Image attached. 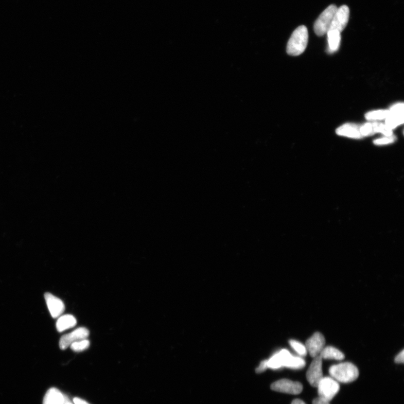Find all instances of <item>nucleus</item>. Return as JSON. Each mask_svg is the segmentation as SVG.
<instances>
[{"label": "nucleus", "mask_w": 404, "mask_h": 404, "mask_svg": "<svg viewBox=\"0 0 404 404\" xmlns=\"http://www.w3.org/2000/svg\"><path fill=\"white\" fill-rule=\"evenodd\" d=\"M308 42V31L304 26L297 27L292 34L287 45V53L299 56L306 50Z\"/></svg>", "instance_id": "f257e3e1"}, {"label": "nucleus", "mask_w": 404, "mask_h": 404, "mask_svg": "<svg viewBox=\"0 0 404 404\" xmlns=\"http://www.w3.org/2000/svg\"><path fill=\"white\" fill-rule=\"evenodd\" d=\"M329 373L335 380L345 383L356 381L359 375L357 366L349 362L333 365L329 368Z\"/></svg>", "instance_id": "f03ea898"}, {"label": "nucleus", "mask_w": 404, "mask_h": 404, "mask_svg": "<svg viewBox=\"0 0 404 404\" xmlns=\"http://www.w3.org/2000/svg\"><path fill=\"white\" fill-rule=\"evenodd\" d=\"M338 9L335 5H331L322 12L314 25V32L317 35L323 36L327 33Z\"/></svg>", "instance_id": "7ed1b4c3"}, {"label": "nucleus", "mask_w": 404, "mask_h": 404, "mask_svg": "<svg viewBox=\"0 0 404 404\" xmlns=\"http://www.w3.org/2000/svg\"><path fill=\"white\" fill-rule=\"evenodd\" d=\"M317 388H318L320 398L328 402L333 398L340 390L337 381L327 377H323Z\"/></svg>", "instance_id": "20e7f679"}, {"label": "nucleus", "mask_w": 404, "mask_h": 404, "mask_svg": "<svg viewBox=\"0 0 404 404\" xmlns=\"http://www.w3.org/2000/svg\"><path fill=\"white\" fill-rule=\"evenodd\" d=\"M271 389L278 393L297 395L302 392L303 387L302 384L299 382H294L288 379H282L273 383Z\"/></svg>", "instance_id": "39448f33"}, {"label": "nucleus", "mask_w": 404, "mask_h": 404, "mask_svg": "<svg viewBox=\"0 0 404 404\" xmlns=\"http://www.w3.org/2000/svg\"><path fill=\"white\" fill-rule=\"evenodd\" d=\"M89 335L90 331L88 329L85 327H79L61 338L59 342L60 349L65 350L75 342L88 338Z\"/></svg>", "instance_id": "423d86ee"}, {"label": "nucleus", "mask_w": 404, "mask_h": 404, "mask_svg": "<svg viewBox=\"0 0 404 404\" xmlns=\"http://www.w3.org/2000/svg\"><path fill=\"white\" fill-rule=\"evenodd\" d=\"M322 359L319 356L314 358L307 372V379L313 387H318L323 377Z\"/></svg>", "instance_id": "0eeeda50"}, {"label": "nucleus", "mask_w": 404, "mask_h": 404, "mask_svg": "<svg viewBox=\"0 0 404 404\" xmlns=\"http://www.w3.org/2000/svg\"><path fill=\"white\" fill-rule=\"evenodd\" d=\"M349 16L350 10L348 6H341L336 12L329 30H337L341 33L346 28L349 22Z\"/></svg>", "instance_id": "6e6552de"}, {"label": "nucleus", "mask_w": 404, "mask_h": 404, "mask_svg": "<svg viewBox=\"0 0 404 404\" xmlns=\"http://www.w3.org/2000/svg\"><path fill=\"white\" fill-rule=\"evenodd\" d=\"M403 109L404 104L403 103H397L391 108L389 110L390 114L385 119L386 120L385 124L391 130H393L403 124Z\"/></svg>", "instance_id": "1a4fd4ad"}, {"label": "nucleus", "mask_w": 404, "mask_h": 404, "mask_svg": "<svg viewBox=\"0 0 404 404\" xmlns=\"http://www.w3.org/2000/svg\"><path fill=\"white\" fill-rule=\"evenodd\" d=\"M325 344L326 340L323 335L320 332H316L307 340L305 346L307 352L314 358L320 355Z\"/></svg>", "instance_id": "9d476101"}, {"label": "nucleus", "mask_w": 404, "mask_h": 404, "mask_svg": "<svg viewBox=\"0 0 404 404\" xmlns=\"http://www.w3.org/2000/svg\"><path fill=\"white\" fill-rule=\"evenodd\" d=\"M45 299L52 318L54 319L59 318L65 310V307L63 302L49 293H46L45 294Z\"/></svg>", "instance_id": "9b49d317"}, {"label": "nucleus", "mask_w": 404, "mask_h": 404, "mask_svg": "<svg viewBox=\"0 0 404 404\" xmlns=\"http://www.w3.org/2000/svg\"><path fill=\"white\" fill-rule=\"evenodd\" d=\"M337 134L353 139H361L363 136L360 133V127L355 124L347 123L337 129Z\"/></svg>", "instance_id": "f8f14e48"}, {"label": "nucleus", "mask_w": 404, "mask_h": 404, "mask_svg": "<svg viewBox=\"0 0 404 404\" xmlns=\"http://www.w3.org/2000/svg\"><path fill=\"white\" fill-rule=\"evenodd\" d=\"M65 395L57 388H51L47 391L43 404H64Z\"/></svg>", "instance_id": "ddd939ff"}, {"label": "nucleus", "mask_w": 404, "mask_h": 404, "mask_svg": "<svg viewBox=\"0 0 404 404\" xmlns=\"http://www.w3.org/2000/svg\"><path fill=\"white\" fill-rule=\"evenodd\" d=\"M76 325V319L72 315L66 314L59 317L57 322V328L59 332H61L75 327Z\"/></svg>", "instance_id": "4468645a"}, {"label": "nucleus", "mask_w": 404, "mask_h": 404, "mask_svg": "<svg viewBox=\"0 0 404 404\" xmlns=\"http://www.w3.org/2000/svg\"><path fill=\"white\" fill-rule=\"evenodd\" d=\"M327 38L329 53H333L338 50L341 42V32L337 30H329L327 32Z\"/></svg>", "instance_id": "2eb2a0df"}, {"label": "nucleus", "mask_w": 404, "mask_h": 404, "mask_svg": "<svg viewBox=\"0 0 404 404\" xmlns=\"http://www.w3.org/2000/svg\"><path fill=\"white\" fill-rule=\"evenodd\" d=\"M320 356L322 359L343 360L344 354L333 346H325L321 352Z\"/></svg>", "instance_id": "dca6fc26"}, {"label": "nucleus", "mask_w": 404, "mask_h": 404, "mask_svg": "<svg viewBox=\"0 0 404 404\" xmlns=\"http://www.w3.org/2000/svg\"><path fill=\"white\" fill-rule=\"evenodd\" d=\"M390 114L388 110H379L369 112L365 114V119L368 121H378L386 119Z\"/></svg>", "instance_id": "f3484780"}, {"label": "nucleus", "mask_w": 404, "mask_h": 404, "mask_svg": "<svg viewBox=\"0 0 404 404\" xmlns=\"http://www.w3.org/2000/svg\"><path fill=\"white\" fill-rule=\"evenodd\" d=\"M305 365L306 362L303 359L299 357L292 356L291 354L285 366L291 369L300 370L303 368Z\"/></svg>", "instance_id": "a211bd4d"}, {"label": "nucleus", "mask_w": 404, "mask_h": 404, "mask_svg": "<svg viewBox=\"0 0 404 404\" xmlns=\"http://www.w3.org/2000/svg\"><path fill=\"white\" fill-rule=\"evenodd\" d=\"M372 122L375 134L380 133L385 135V136L393 135V130L390 129L386 124L376 121Z\"/></svg>", "instance_id": "6ab92c4d"}, {"label": "nucleus", "mask_w": 404, "mask_h": 404, "mask_svg": "<svg viewBox=\"0 0 404 404\" xmlns=\"http://www.w3.org/2000/svg\"><path fill=\"white\" fill-rule=\"evenodd\" d=\"M90 345V341L86 339L76 341L75 343H73L70 346L73 351L80 352L88 349Z\"/></svg>", "instance_id": "aec40b11"}, {"label": "nucleus", "mask_w": 404, "mask_h": 404, "mask_svg": "<svg viewBox=\"0 0 404 404\" xmlns=\"http://www.w3.org/2000/svg\"><path fill=\"white\" fill-rule=\"evenodd\" d=\"M289 343L291 346L293 348V349L300 356H307L308 352L305 345L300 343V342L294 340H290Z\"/></svg>", "instance_id": "412c9836"}, {"label": "nucleus", "mask_w": 404, "mask_h": 404, "mask_svg": "<svg viewBox=\"0 0 404 404\" xmlns=\"http://www.w3.org/2000/svg\"><path fill=\"white\" fill-rule=\"evenodd\" d=\"M360 133L363 137L374 135L375 133L373 122L365 123L362 126L360 127Z\"/></svg>", "instance_id": "4be33fe9"}, {"label": "nucleus", "mask_w": 404, "mask_h": 404, "mask_svg": "<svg viewBox=\"0 0 404 404\" xmlns=\"http://www.w3.org/2000/svg\"><path fill=\"white\" fill-rule=\"evenodd\" d=\"M395 136H384L383 138L377 139L374 140V144L377 146L386 145L393 144L396 140Z\"/></svg>", "instance_id": "5701e85b"}, {"label": "nucleus", "mask_w": 404, "mask_h": 404, "mask_svg": "<svg viewBox=\"0 0 404 404\" xmlns=\"http://www.w3.org/2000/svg\"><path fill=\"white\" fill-rule=\"evenodd\" d=\"M404 361V351L403 350L400 352L398 355L396 356L395 359V362L396 363H403Z\"/></svg>", "instance_id": "b1692460"}, {"label": "nucleus", "mask_w": 404, "mask_h": 404, "mask_svg": "<svg viewBox=\"0 0 404 404\" xmlns=\"http://www.w3.org/2000/svg\"><path fill=\"white\" fill-rule=\"evenodd\" d=\"M267 368L266 360H264V361L260 363L256 371L257 373H261L265 371Z\"/></svg>", "instance_id": "393cba45"}, {"label": "nucleus", "mask_w": 404, "mask_h": 404, "mask_svg": "<svg viewBox=\"0 0 404 404\" xmlns=\"http://www.w3.org/2000/svg\"><path fill=\"white\" fill-rule=\"evenodd\" d=\"M313 404H329V403L328 401L323 400L320 398V397H318V398H316L313 400Z\"/></svg>", "instance_id": "a878e982"}, {"label": "nucleus", "mask_w": 404, "mask_h": 404, "mask_svg": "<svg viewBox=\"0 0 404 404\" xmlns=\"http://www.w3.org/2000/svg\"><path fill=\"white\" fill-rule=\"evenodd\" d=\"M73 402L74 404H90L85 400L79 398V397H75V398H74Z\"/></svg>", "instance_id": "bb28decb"}, {"label": "nucleus", "mask_w": 404, "mask_h": 404, "mask_svg": "<svg viewBox=\"0 0 404 404\" xmlns=\"http://www.w3.org/2000/svg\"><path fill=\"white\" fill-rule=\"evenodd\" d=\"M291 404H306V403L302 400L295 399L293 402H292Z\"/></svg>", "instance_id": "cd10ccee"}]
</instances>
